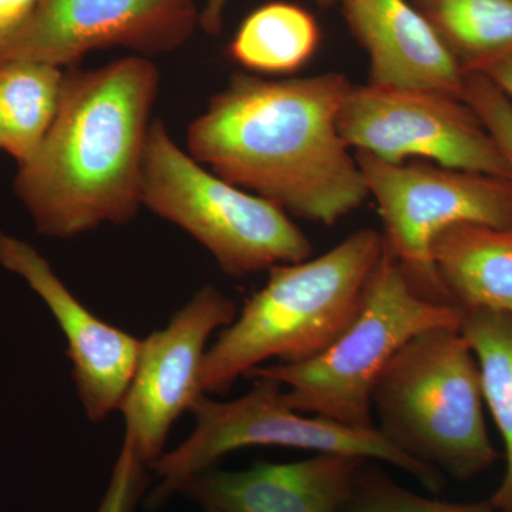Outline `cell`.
<instances>
[{
  "instance_id": "1",
  "label": "cell",
  "mask_w": 512,
  "mask_h": 512,
  "mask_svg": "<svg viewBox=\"0 0 512 512\" xmlns=\"http://www.w3.org/2000/svg\"><path fill=\"white\" fill-rule=\"evenodd\" d=\"M343 74L237 73L188 127V154L228 183L305 220L333 225L369 198L339 130Z\"/></svg>"
},
{
  "instance_id": "2",
  "label": "cell",
  "mask_w": 512,
  "mask_h": 512,
  "mask_svg": "<svg viewBox=\"0 0 512 512\" xmlns=\"http://www.w3.org/2000/svg\"><path fill=\"white\" fill-rule=\"evenodd\" d=\"M158 87L156 64L140 55L64 74L56 119L15 180L39 234L70 239L137 217Z\"/></svg>"
},
{
  "instance_id": "3",
  "label": "cell",
  "mask_w": 512,
  "mask_h": 512,
  "mask_svg": "<svg viewBox=\"0 0 512 512\" xmlns=\"http://www.w3.org/2000/svg\"><path fill=\"white\" fill-rule=\"evenodd\" d=\"M383 251L382 232L363 228L318 258L269 269L264 288L208 348L202 393L225 394L271 360L302 362L329 348L359 312Z\"/></svg>"
},
{
  "instance_id": "4",
  "label": "cell",
  "mask_w": 512,
  "mask_h": 512,
  "mask_svg": "<svg viewBox=\"0 0 512 512\" xmlns=\"http://www.w3.org/2000/svg\"><path fill=\"white\" fill-rule=\"evenodd\" d=\"M372 409L404 453L457 480L497 460L480 369L460 328L431 329L400 349L377 380Z\"/></svg>"
},
{
  "instance_id": "5",
  "label": "cell",
  "mask_w": 512,
  "mask_h": 512,
  "mask_svg": "<svg viewBox=\"0 0 512 512\" xmlns=\"http://www.w3.org/2000/svg\"><path fill=\"white\" fill-rule=\"evenodd\" d=\"M461 318L451 303L421 295L384 248L359 312L329 348L302 362L256 367L247 377L276 380L296 412L373 429V389L390 360L421 333L460 328Z\"/></svg>"
},
{
  "instance_id": "6",
  "label": "cell",
  "mask_w": 512,
  "mask_h": 512,
  "mask_svg": "<svg viewBox=\"0 0 512 512\" xmlns=\"http://www.w3.org/2000/svg\"><path fill=\"white\" fill-rule=\"evenodd\" d=\"M143 205L200 242L227 275H252L312 255L311 241L288 212L198 163L161 120L148 131Z\"/></svg>"
},
{
  "instance_id": "7",
  "label": "cell",
  "mask_w": 512,
  "mask_h": 512,
  "mask_svg": "<svg viewBox=\"0 0 512 512\" xmlns=\"http://www.w3.org/2000/svg\"><path fill=\"white\" fill-rule=\"evenodd\" d=\"M252 380V389L237 399L214 400L202 394L195 402L190 412L195 427L190 436L150 468L160 480L153 493V504L168 500L185 480L247 447L350 454L400 468L434 493L443 487L439 470L404 453L379 427L356 429L320 416L308 417L285 402L284 389L276 380Z\"/></svg>"
},
{
  "instance_id": "8",
  "label": "cell",
  "mask_w": 512,
  "mask_h": 512,
  "mask_svg": "<svg viewBox=\"0 0 512 512\" xmlns=\"http://www.w3.org/2000/svg\"><path fill=\"white\" fill-rule=\"evenodd\" d=\"M356 160L379 207L384 248L421 295L450 303L431 261L434 239L458 224L512 227L511 181L429 161L383 163L360 151Z\"/></svg>"
},
{
  "instance_id": "9",
  "label": "cell",
  "mask_w": 512,
  "mask_h": 512,
  "mask_svg": "<svg viewBox=\"0 0 512 512\" xmlns=\"http://www.w3.org/2000/svg\"><path fill=\"white\" fill-rule=\"evenodd\" d=\"M339 130L352 150L383 163L421 158L510 180L493 137L466 101L451 94L352 84L340 110Z\"/></svg>"
},
{
  "instance_id": "10",
  "label": "cell",
  "mask_w": 512,
  "mask_h": 512,
  "mask_svg": "<svg viewBox=\"0 0 512 512\" xmlns=\"http://www.w3.org/2000/svg\"><path fill=\"white\" fill-rule=\"evenodd\" d=\"M197 25L195 0H37L22 25L0 40V64L62 69L107 47L161 55L183 46Z\"/></svg>"
},
{
  "instance_id": "11",
  "label": "cell",
  "mask_w": 512,
  "mask_h": 512,
  "mask_svg": "<svg viewBox=\"0 0 512 512\" xmlns=\"http://www.w3.org/2000/svg\"><path fill=\"white\" fill-rule=\"evenodd\" d=\"M229 296L202 286L164 328L141 340L136 370L119 412L124 439L151 468L165 453L174 424L202 396L201 373L208 343L237 318Z\"/></svg>"
},
{
  "instance_id": "12",
  "label": "cell",
  "mask_w": 512,
  "mask_h": 512,
  "mask_svg": "<svg viewBox=\"0 0 512 512\" xmlns=\"http://www.w3.org/2000/svg\"><path fill=\"white\" fill-rule=\"evenodd\" d=\"M0 265L20 276L46 303L62 329L77 396L87 419L119 412L136 370L141 339L94 315L35 247L0 232Z\"/></svg>"
},
{
  "instance_id": "13",
  "label": "cell",
  "mask_w": 512,
  "mask_h": 512,
  "mask_svg": "<svg viewBox=\"0 0 512 512\" xmlns=\"http://www.w3.org/2000/svg\"><path fill=\"white\" fill-rule=\"evenodd\" d=\"M367 460L319 453L295 463H256L247 470L212 467L185 480L181 495L204 511L340 512Z\"/></svg>"
},
{
  "instance_id": "14",
  "label": "cell",
  "mask_w": 512,
  "mask_h": 512,
  "mask_svg": "<svg viewBox=\"0 0 512 512\" xmlns=\"http://www.w3.org/2000/svg\"><path fill=\"white\" fill-rule=\"evenodd\" d=\"M352 35L366 50L370 82L463 99L466 74L433 23L407 0H342Z\"/></svg>"
},
{
  "instance_id": "15",
  "label": "cell",
  "mask_w": 512,
  "mask_h": 512,
  "mask_svg": "<svg viewBox=\"0 0 512 512\" xmlns=\"http://www.w3.org/2000/svg\"><path fill=\"white\" fill-rule=\"evenodd\" d=\"M431 261L447 301L461 312L512 315V227L453 225L434 239Z\"/></svg>"
},
{
  "instance_id": "16",
  "label": "cell",
  "mask_w": 512,
  "mask_h": 512,
  "mask_svg": "<svg viewBox=\"0 0 512 512\" xmlns=\"http://www.w3.org/2000/svg\"><path fill=\"white\" fill-rule=\"evenodd\" d=\"M64 74L46 63L0 64V150L19 165L35 156L56 119Z\"/></svg>"
},
{
  "instance_id": "17",
  "label": "cell",
  "mask_w": 512,
  "mask_h": 512,
  "mask_svg": "<svg viewBox=\"0 0 512 512\" xmlns=\"http://www.w3.org/2000/svg\"><path fill=\"white\" fill-rule=\"evenodd\" d=\"M320 37L318 20L309 10L295 3L271 2L241 23L228 53L252 72L291 74L311 62Z\"/></svg>"
},
{
  "instance_id": "18",
  "label": "cell",
  "mask_w": 512,
  "mask_h": 512,
  "mask_svg": "<svg viewBox=\"0 0 512 512\" xmlns=\"http://www.w3.org/2000/svg\"><path fill=\"white\" fill-rule=\"evenodd\" d=\"M460 330L476 356L485 407L504 441L507 466L490 504L498 512H512V315L463 312Z\"/></svg>"
},
{
  "instance_id": "19",
  "label": "cell",
  "mask_w": 512,
  "mask_h": 512,
  "mask_svg": "<svg viewBox=\"0 0 512 512\" xmlns=\"http://www.w3.org/2000/svg\"><path fill=\"white\" fill-rule=\"evenodd\" d=\"M464 74L512 59V0H416Z\"/></svg>"
},
{
  "instance_id": "20",
  "label": "cell",
  "mask_w": 512,
  "mask_h": 512,
  "mask_svg": "<svg viewBox=\"0 0 512 512\" xmlns=\"http://www.w3.org/2000/svg\"><path fill=\"white\" fill-rule=\"evenodd\" d=\"M340 512H498L490 503H448L423 497L394 483L383 471L366 467L357 474L348 503Z\"/></svg>"
},
{
  "instance_id": "21",
  "label": "cell",
  "mask_w": 512,
  "mask_h": 512,
  "mask_svg": "<svg viewBox=\"0 0 512 512\" xmlns=\"http://www.w3.org/2000/svg\"><path fill=\"white\" fill-rule=\"evenodd\" d=\"M463 100L493 137L512 183V101L483 74H466Z\"/></svg>"
},
{
  "instance_id": "22",
  "label": "cell",
  "mask_w": 512,
  "mask_h": 512,
  "mask_svg": "<svg viewBox=\"0 0 512 512\" xmlns=\"http://www.w3.org/2000/svg\"><path fill=\"white\" fill-rule=\"evenodd\" d=\"M148 470L150 467L138 457L136 450L123 440L96 512H134L146 491Z\"/></svg>"
},
{
  "instance_id": "23",
  "label": "cell",
  "mask_w": 512,
  "mask_h": 512,
  "mask_svg": "<svg viewBox=\"0 0 512 512\" xmlns=\"http://www.w3.org/2000/svg\"><path fill=\"white\" fill-rule=\"evenodd\" d=\"M37 0H0V40L22 25Z\"/></svg>"
},
{
  "instance_id": "24",
  "label": "cell",
  "mask_w": 512,
  "mask_h": 512,
  "mask_svg": "<svg viewBox=\"0 0 512 512\" xmlns=\"http://www.w3.org/2000/svg\"><path fill=\"white\" fill-rule=\"evenodd\" d=\"M323 8L336 5L342 0H316ZM229 0H207L204 9L200 13V26L208 35H220L222 23H224V12Z\"/></svg>"
},
{
  "instance_id": "25",
  "label": "cell",
  "mask_w": 512,
  "mask_h": 512,
  "mask_svg": "<svg viewBox=\"0 0 512 512\" xmlns=\"http://www.w3.org/2000/svg\"><path fill=\"white\" fill-rule=\"evenodd\" d=\"M512 101V59L505 60L483 73Z\"/></svg>"
},
{
  "instance_id": "26",
  "label": "cell",
  "mask_w": 512,
  "mask_h": 512,
  "mask_svg": "<svg viewBox=\"0 0 512 512\" xmlns=\"http://www.w3.org/2000/svg\"><path fill=\"white\" fill-rule=\"evenodd\" d=\"M204 512H220V511H212V510H210V511H204Z\"/></svg>"
}]
</instances>
